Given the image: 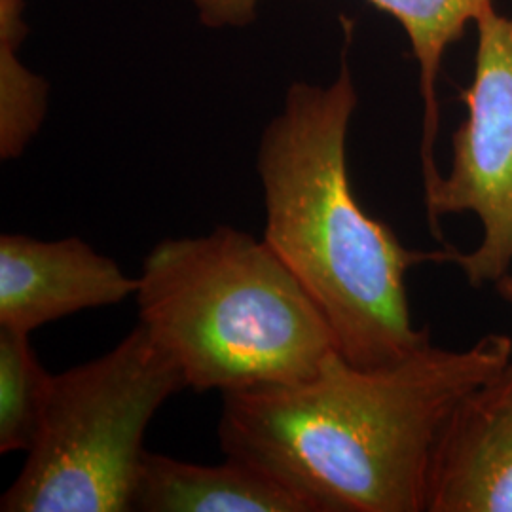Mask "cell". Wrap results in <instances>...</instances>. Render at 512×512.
Masks as SVG:
<instances>
[{
    "mask_svg": "<svg viewBox=\"0 0 512 512\" xmlns=\"http://www.w3.org/2000/svg\"><path fill=\"white\" fill-rule=\"evenodd\" d=\"M137 291L139 277L80 238L0 236V329L31 334L78 311L116 306Z\"/></svg>",
    "mask_w": 512,
    "mask_h": 512,
    "instance_id": "obj_6",
    "label": "cell"
},
{
    "mask_svg": "<svg viewBox=\"0 0 512 512\" xmlns=\"http://www.w3.org/2000/svg\"><path fill=\"white\" fill-rule=\"evenodd\" d=\"M475 25V78L463 92L467 118L454 135L450 173L425 196V205L439 241L440 217L473 213L480 220L478 247L456 258L467 281L480 289L512 266V16L490 8Z\"/></svg>",
    "mask_w": 512,
    "mask_h": 512,
    "instance_id": "obj_5",
    "label": "cell"
},
{
    "mask_svg": "<svg viewBox=\"0 0 512 512\" xmlns=\"http://www.w3.org/2000/svg\"><path fill=\"white\" fill-rule=\"evenodd\" d=\"M135 296L141 325L200 393L298 384L340 353L272 247L232 226L154 245Z\"/></svg>",
    "mask_w": 512,
    "mask_h": 512,
    "instance_id": "obj_3",
    "label": "cell"
},
{
    "mask_svg": "<svg viewBox=\"0 0 512 512\" xmlns=\"http://www.w3.org/2000/svg\"><path fill=\"white\" fill-rule=\"evenodd\" d=\"M18 40L0 38V160L19 158L48 112L50 86L19 57Z\"/></svg>",
    "mask_w": 512,
    "mask_h": 512,
    "instance_id": "obj_11",
    "label": "cell"
},
{
    "mask_svg": "<svg viewBox=\"0 0 512 512\" xmlns=\"http://www.w3.org/2000/svg\"><path fill=\"white\" fill-rule=\"evenodd\" d=\"M131 511L311 512L310 505L253 465L226 458L198 465L145 452Z\"/></svg>",
    "mask_w": 512,
    "mask_h": 512,
    "instance_id": "obj_9",
    "label": "cell"
},
{
    "mask_svg": "<svg viewBox=\"0 0 512 512\" xmlns=\"http://www.w3.org/2000/svg\"><path fill=\"white\" fill-rule=\"evenodd\" d=\"M262 0H192L203 25L243 27L256 16ZM382 8L403 25L410 38L412 52L420 67V92L423 99V137H421V171L425 196L431 194L442 179L435 162V145L439 137L440 110L437 101L442 57L469 23H475L494 0H368Z\"/></svg>",
    "mask_w": 512,
    "mask_h": 512,
    "instance_id": "obj_8",
    "label": "cell"
},
{
    "mask_svg": "<svg viewBox=\"0 0 512 512\" xmlns=\"http://www.w3.org/2000/svg\"><path fill=\"white\" fill-rule=\"evenodd\" d=\"M494 285L497 287V293L512 304V274L503 275L499 281H495Z\"/></svg>",
    "mask_w": 512,
    "mask_h": 512,
    "instance_id": "obj_12",
    "label": "cell"
},
{
    "mask_svg": "<svg viewBox=\"0 0 512 512\" xmlns=\"http://www.w3.org/2000/svg\"><path fill=\"white\" fill-rule=\"evenodd\" d=\"M512 363V338L418 349L355 366L340 353L304 382L222 393L220 450L272 476L311 512H423L435 448L476 389Z\"/></svg>",
    "mask_w": 512,
    "mask_h": 512,
    "instance_id": "obj_1",
    "label": "cell"
},
{
    "mask_svg": "<svg viewBox=\"0 0 512 512\" xmlns=\"http://www.w3.org/2000/svg\"><path fill=\"white\" fill-rule=\"evenodd\" d=\"M359 105L346 59L329 86L294 82L266 126L256 158L264 194L262 239L293 272L355 366L395 363L431 344L410 317L406 274L459 251L408 249L353 194L348 131Z\"/></svg>",
    "mask_w": 512,
    "mask_h": 512,
    "instance_id": "obj_2",
    "label": "cell"
},
{
    "mask_svg": "<svg viewBox=\"0 0 512 512\" xmlns=\"http://www.w3.org/2000/svg\"><path fill=\"white\" fill-rule=\"evenodd\" d=\"M184 387L181 368L141 323L109 353L55 374L0 511H131L148 425Z\"/></svg>",
    "mask_w": 512,
    "mask_h": 512,
    "instance_id": "obj_4",
    "label": "cell"
},
{
    "mask_svg": "<svg viewBox=\"0 0 512 512\" xmlns=\"http://www.w3.org/2000/svg\"><path fill=\"white\" fill-rule=\"evenodd\" d=\"M52 378L31 348L29 334L0 329V454L31 450Z\"/></svg>",
    "mask_w": 512,
    "mask_h": 512,
    "instance_id": "obj_10",
    "label": "cell"
},
{
    "mask_svg": "<svg viewBox=\"0 0 512 512\" xmlns=\"http://www.w3.org/2000/svg\"><path fill=\"white\" fill-rule=\"evenodd\" d=\"M429 512H512V363L476 389L440 435Z\"/></svg>",
    "mask_w": 512,
    "mask_h": 512,
    "instance_id": "obj_7",
    "label": "cell"
}]
</instances>
